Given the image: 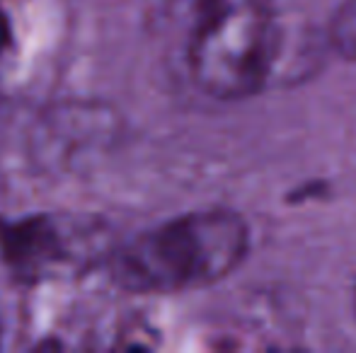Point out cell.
Instances as JSON below:
<instances>
[{
	"mask_svg": "<svg viewBox=\"0 0 356 353\" xmlns=\"http://www.w3.org/2000/svg\"><path fill=\"white\" fill-rule=\"evenodd\" d=\"M252 232L233 208H199L134 235L104 255L114 286L138 295H175L228 278L250 255Z\"/></svg>",
	"mask_w": 356,
	"mask_h": 353,
	"instance_id": "1",
	"label": "cell"
},
{
	"mask_svg": "<svg viewBox=\"0 0 356 353\" xmlns=\"http://www.w3.org/2000/svg\"><path fill=\"white\" fill-rule=\"evenodd\" d=\"M184 61L194 87L218 102L262 92L279 58L272 0H187Z\"/></svg>",
	"mask_w": 356,
	"mask_h": 353,
	"instance_id": "2",
	"label": "cell"
},
{
	"mask_svg": "<svg viewBox=\"0 0 356 353\" xmlns=\"http://www.w3.org/2000/svg\"><path fill=\"white\" fill-rule=\"evenodd\" d=\"M92 230L61 216L0 218V259L19 283H42L80 268L95 255Z\"/></svg>",
	"mask_w": 356,
	"mask_h": 353,
	"instance_id": "3",
	"label": "cell"
},
{
	"mask_svg": "<svg viewBox=\"0 0 356 353\" xmlns=\"http://www.w3.org/2000/svg\"><path fill=\"white\" fill-rule=\"evenodd\" d=\"M330 44L342 58L356 63V0H342L330 22Z\"/></svg>",
	"mask_w": 356,
	"mask_h": 353,
	"instance_id": "4",
	"label": "cell"
},
{
	"mask_svg": "<svg viewBox=\"0 0 356 353\" xmlns=\"http://www.w3.org/2000/svg\"><path fill=\"white\" fill-rule=\"evenodd\" d=\"M15 53V32H13V19L5 8V0H0V73L8 66V61Z\"/></svg>",
	"mask_w": 356,
	"mask_h": 353,
	"instance_id": "5",
	"label": "cell"
},
{
	"mask_svg": "<svg viewBox=\"0 0 356 353\" xmlns=\"http://www.w3.org/2000/svg\"><path fill=\"white\" fill-rule=\"evenodd\" d=\"M352 300H354V315H356V283H354V295H352Z\"/></svg>",
	"mask_w": 356,
	"mask_h": 353,
	"instance_id": "6",
	"label": "cell"
}]
</instances>
